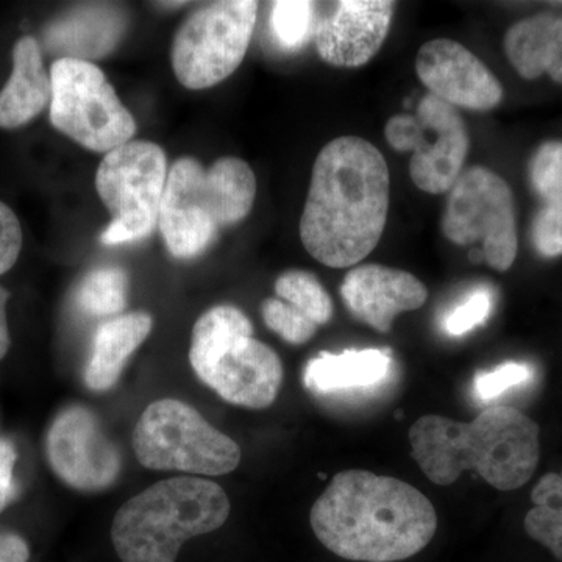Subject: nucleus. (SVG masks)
<instances>
[{
  "instance_id": "1",
  "label": "nucleus",
  "mask_w": 562,
  "mask_h": 562,
  "mask_svg": "<svg viewBox=\"0 0 562 562\" xmlns=\"http://www.w3.org/2000/svg\"><path fill=\"white\" fill-rule=\"evenodd\" d=\"M390 188V168L372 143L341 136L325 144L301 217L303 247L328 268L360 265L382 239Z\"/></svg>"
},
{
  "instance_id": "2",
  "label": "nucleus",
  "mask_w": 562,
  "mask_h": 562,
  "mask_svg": "<svg viewBox=\"0 0 562 562\" xmlns=\"http://www.w3.org/2000/svg\"><path fill=\"white\" fill-rule=\"evenodd\" d=\"M325 549L357 562H397L431 542L438 528L432 503L412 484L369 471H344L310 514Z\"/></svg>"
},
{
  "instance_id": "3",
  "label": "nucleus",
  "mask_w": 562,
  "mask_h": 562,
  "mask_svg": "<svg viewBox=\"0 0 562 562\" xmlns=\"http://www.w3.org/2000/svg\"><path fill=\"white\" fill-rule=\"evenodd\" d=\"M414 460L439 486L475 471L498 491L530 482L539 462V427L519 409L492 406L472 422L424 416L409 430Z\"/></svg>"
},
{
  "instance_id": "4",
  "label": "nucleus",
  "mask_w": 562,
  "mask_h": 562,
  "mask_svg": "<svg viewBox=\"0 0 562 562\" xmlns=\"http://www.w3.org/2000/svg\"><path fill=\"white\" fill-rule=\"evenodd\" d=\"M255 198L257 177L241 158H220L210 168L179 158L169 169L158 221L169 254L179 260L199 257L222 228L249 216Z\"/></svg>"
},
{
  "instance_id": "5",
  "label": "nucleus",
  "mask_w": 562,
  "mask_h": 562,
  "mask_svg": "<svg viewBox=\"0 0 562 562\" xmlns=\"http://www.w3.org/2000/svg\"><path fill=\"white\" fill-rule=\"evenodd\" d=\"M231 501L220 484L194 476L155 483L121 506L111 541L122 562H176L181 546L221 528Z\"/></svg>"
},
{
  "instance_id": "6",
  "label": "nucleus",
  "mask_w": 562,
  "mask_h": 562,
  "mask_svg": "<svg viewBox=\"0 0 562 562\" xmlns=\"http://www.w3.org/2000/svg\"><path fill=\"white\" fill-rule=\"evenodd\" d=\"M190 362L206 386L244 408H268L283 382L279 355L254 338L249 317L232 305L214 306L195 322Z\"/></svg>"
},
{
  "instance_id": "7",
  "label": "nucleus",
  "mask_w": 562,
  "mask_h": 562,
  "mask_svg": "<svg viewBox=\"0 0 562 562\" xmlns=\"http://www.w3.org/2000/svg\"><path fill=\"white\" fill-rule=\"evenodd\" d=\"M133 449L144 468L217 476L241 462L238 443L203 419L192 406L173 398L154 402L140 414Z\"/></svg>"
},
{
  "instance_id": "8",
  "label": "nucleus",
  "mask_w": 562,
  "mask_h": 562,
  "mask_svg": "<svg viewBox=\"0 0 562 562\" xmlns=\"http://www.w3.org/2000/svg\"><path fill=\"white\" fill-rule=\"evenodd\" d=\"M168 173L165 150L151 140H131L103 157L95 172V190L111 222L102 233V244H131L151 235L160 221Z\"/></svg>"
},
{
  "instance_id": "9",
  "label": "nucleus",
  "mask_w": 562,
  "mask_h": 562,
  "mask_svg": "<svg viewBox=\"0 0 562 562\" xmlns=\"http://www.w3.org/2000/svg\"><path fill=\"white\" fill-rule=\"evenodd\" d=\"M50 122L85 149L109 151L131 143L135 117L98 66L63 57L52 65Z\"/></svg>"
},
{
  "instance_id": "10",
  "label": "nucleus",
  "mask_w": 562,
  "mask_h": 562,
  "mask_svg": "<svg viewBox=\"0 0 562 562\" xmlns=\"http://www.w3.org/2000/svg\"><path fill=\"white\" fill-rule=\"evenodd\" d=\"M258 2L221 0L187 18L173 38V74L190 90H206L241 66L255 25Z\"/></svg>"
},
{
  "instance_id": "11",
  "label": "nucleus",
  "mask_w": 562,
  "mask_h": 562,
  "mask_svg": "<svg viewBox=\"0 0 562 562\" xmlns=\"http://www.w3.org/2000/svg\"><path fill=\"white\" fill-rule=\"evenodd\" d=\"M442 233L457 246H473L484 262L505 272L519 250L512 188L490 168L464 169L447 192Z\"/></svg>"
},
{
  "instance_id": "12",
  "label": "nucleus",
  "mask_w": 562,
  "mask_h": 562,
  "mask_svg": "<svg viewBox=\"0 0 562 562\" xmlns=\"http://www.w3.org/2000/svg\"><path fill=\"white\" fill-rule=\"evenodd\" d=\"M47 457L60 480L77 491L98 492L116 482L122 462L90 409L70 406L47 435Z\"/></svg>"
},
{
  "instance_id": "13",
  "label": "nucleus",
  "mask_w": 562,
  "mask_h": 562,
  "mask_svg": "<svg viewBox=\"0 0 562 562\" xmlns=\"http://www.w3.org/2000/svg\"><path fill=\"white\" fill-rule=\"evenodd\" d=\"M394 11L395 3L387 0L316 2L317 54L336 68L364 66L382 49Z\"/></svg>"
},
{
  "instance_id": "14",
  "label": "nucleus",
  "mask_w": 562,
  "mask_h": 562,
  "mask_svg": "<svg viewBox=\"0 0 562 562\" xmlns=\"http://www.w3.org/2000/svg\"><path fill=\"white\" fill-rule=\"evenodd\" d=\"M416 72L430 94L454 109L490 111L501 105V81L458 41L425 43L417 52Z\"/></svg>"
},
{
  "instance_id": "15",
  "label": "nucleus",
  "mask_w": 562,
  "mask_h": 562,
  "mask_svg": "<svg viewBox=\"0 0 562 562\" xmlns=\"http://www.w3.org/2000/svg\"><path fill=\"white\" fill-rule=\"evenodd\" d=\"M422 136L409 161V176L420 191L447 194L464 169L471 149L460 111L436 95L425 94L417 105Z\"/></svg>"
},
{
  "instance_id": "16",
  "label": "nucleus",
  "mask_w": 562,
  "mask_h": 562,
  "mask_svg": "<svg viewBox=\"0 0 562 562\" xmlns=\"http://www.w3.org/2000/svg\"><path fill=\"white\" fill-rule=\"evenodd\" d=\"M341 297L351 316L373 330L390 333L398 314L424 306L428 291L417 277L402 269L361 265L344 277Z\"/></svg>"
},
{
  "instance_id": "17",
  "label": "nucleus",
  "mask_w": 562,
  "mask_h": 562,
  "mask_svg": "<svg viewBox=\"0 0 562 562\" xmlns=\"http://www.w3.org/2000/svg\"><path fill=\"white\" fill-rule=\"evenodd\" d=\"M50 72L44 68L38 41L24 36L13 47V70L0 91V128L13 131L50 105Z\"/></svg>"
},
{
  "instance_id": "18",
  "label": "nucleus",
  "mask_w": 562,
  "mask_h": 562,
  "mask_svg": "<svg viewBox=\"0 0 562 562\" xmlns=\"http://www.w3.org/2000/svg\"><path fill=\"white\" fill-rule=\"evenodd\" d=\"M538 209L531 221V244L543 258L562 255V140H549L532 154L528 166Z\"/></svg>"
},
{
  "instance_id": "19",
  "label": "nucleus",
  "mask_w": 562,
  "mask_h": 562,
  "mask_svg": "<svg viewBox=\"0 0 562 562\" xmlns=\"http://www.w3.org/2000/svg\"><path fill=\"white\" fill-rule=\"evenodd\" d=\"M392 368L386 349L322 351L306 364L303 382L314 394L373 390L386 382Z\"/></svg>"
},
{
  "instance_id": "20",
  "label": "nucleus",
  "mask_w": 562,
  "mask_h": 562,
  "mask_svg": "<svg viewBox=\"0 0 562 562\" xmlns=\"http://www.w3.org/2000/svg\"><path fill=\"white\" fill-rule=\"evenodd\" d=\"M503 47L524 79L547 74L562 85V14L542 13L516 22L506 32Z\"/></svg>"
},
{
  "instance_id": "21",
  "label": "nucleus",
  "mask_w": 562,
  "mask_h": 562,
  "mask_svg": "<svg viewBox=\"0 0 562 562\" xmlns=\"http://www.w3.org/2000/svg\"><path fill=\"white\" fill-rule=\"evenodd\" d=\"M150 314L131 313L103 322L92 341L85 383L91 391H109L120 380L128 358L149 338Z\"/></svg>"
},
{
  "instance_id": "22",
  "label": "nucleus",
  "mask_w": 562,
  "mask_h": 562,
  "mask_svg": "<svg viewBox=\"0 0 562 562\" xmlns=\"http://www.w3.org/2000/svg\"><path fill=\"white\" fill-rule=\"evenodd\" d=\"M531 502L535 506L525 517V530L562 562V472L543 475Z\"/></svg>"
},
{
  "instance_id": "23",
  "label": "nucleus",
  "mask_w": 562,
  "mask_h": 562,
  "mask_svg": "<svg viewBox=\"0 0 562 562\" xmlns=\"http://www.w3.org/2000/svg\"><path fill=\"white\" fill-rule=\"evenodd\" d=\"M128 277L121 268L87 273L77 290V305L90 316H113L127 305Z\"/></svg>"
},
{
  "instance_id": "24",
  "label": "nucleus",
  "mask_w": 562,
  "mask_h": 562,
  "mask_svg": "<svg viewBox=\"0 0 562 562\" xmlns=\"http://www.w3.org/2000/svg\"><path fill=\"white\" fill-rule=\"evenodd\" d=\"M276 294L290 303L317 327L328 324L333 317V301L316 276L306 271H288L276 281Z\"/></svg>"
},
{
  "instance_id": "25",
  "label": "nucleus",
  "mask_w": 562,
  "mask_h": 562,
  "mask_svg": "<svg viewBox=\"0 0 562 562\" xmlns=\"http://www.w3.org/2000/svg\"><path fill=\"white\" fill-rule=\"evenodd\" d=\"M316 2L279 0L272 3L269 25L276 43L284 50H299L313 40Z\"/></svg>"
},
{
  "instance_id": "26",
  "label": "nucleus",
  "mask_w": 562,
  "mask_h": 562,
  "mask_svg": "<svg viewBox=\"0 0 562 562\" xmlns=\"http://www.w3.org/2000/svg\"><path fill=\"white\" fill-rule=\"evenodd\" d=\"M261 314L265 324L292 346L308 342L319 328L299 310L279 297L266 299L261 305Z\"/></svg>"
},
{
  "instance_id": "27",
  "label": "nucleus",
  "mask_w": 562,
  "mask_h": 562,
  "mask_svg": "<svg viewBox=\"0 0 562 562\" xmlns=\"http://www.w3.org/2000/svg\"><path fill=\"white\" fill-rule=\"evenodd\" d=\"M531 379V366L516 361L503 362L492 371L476 373L473 379V392L480 402L487 403L501 397L503 392L522 386Z\"/></svg>"
},
{
  "instance_id": "28",
  "label": "nucleus",
  "mask_w": 562,
  "mask_h": 562,
  "mask_svg": "<svg viewBox=\"0 0 562 562\" xmlns=\"http://www.w3.org/2000/svg\"><path fill=\"white\" fill-rule=\"evenodd\" d=\"M492 312V294L487 288H476L443 316L442 330L450 336L468 335L487 321Z\"/></svg>"
},
{
  "instance_id": "29",
  "label": "nucleus",
  "mask_w": 562,
  "mask_h": 562,
  "mask_svg": "<svg viewBox=\"0 0 562 562\" xmlns=\"http://www.w3.org/2000/svg\"><path fill=\"white\" fill-rule=\"evenodd\" d=\"M22 249V228L16 214L5 203L0 202V276L9 272Z\"/></svg>"
},
{
  "instance_id": "30",
  "label": "nucleus",
  "mask_w": 562,
  "mask_h": 562,
  "mask_svg": "<svg viewBox=\"0 0 562 562\" xmlns=\"http://www.w3.org/2000/svg\"><path fill=\"white\" fill-rule=\"evenodd\" d=\"M422 125L413 114H395L386 122L384 138L392 149L398 151H414L419 144Z\"/></svg>"
},
{
  "instance_id": "31",
  "label": "nucleus",
  "mask_w": 562,
  "mask_h": 562,
  "mask_svg": "<svg viewBox=\"0 0 562 562\" xmlns=\"http://www.w3.org/2000/svg\"><path fill=\"white\" fill-rule=\"evenodd\" d=\"M16 450L7 439H0V513L7 508L14 494L13 471Z\"/></svg>"
},
{
  "instance_id": "32",
  "label": "nucleus",
  "mask_w": 562,
  "mask_h": 562,
  "mask_svg": "<svg viewBox=\"0 0 562 562\" xmlns=\"http://www.w3.org/2000/svg\"><path fill=\"white\" fill-rule=\"evenodd\" d=\"M31 557L27 542L16 535L0 532V562H27Z\"/></svg>"
},
{
  "instance_id": "33",
  "label": "nucleus",
  "mask_w": 562,
  "mask_h": 562,
  "mask_svg": "<svg viewBox=\"0 0 562 562\" xmlns=\"http://www.w3.org/2000/svg\"><path fill=\"white\" fill-rule=\"evenodd\" d=\"M10 292L0 286V360L5 357L10 349L9 321H7V302H9Z\"/></svg>"
}]
</instances>
